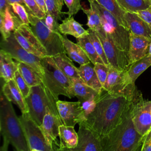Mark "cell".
<instances>
[{"instance_id": "cell-33", "label": "cell", "mask_w": 151, "mask_h": 151, "mask_svg": "<svg viewBox=\"0 0 151 151\" xmlns=\"http://www.w3.org/2000/svg\"><path fill=\"white\" fill-rule=\"evenodd\" d=\"M47 11L58 22L61 19V15L64 14L61 12L64 0H44Z\"/></svg>"}, {"instance_id": "cell-47", "label": "cell", "mask_w": 151, "mask_h": 151, "mask_svg": "<svg viewBox=\"0 0 151 151\" xmlns=\"http://www.w3.org/2000/svg\"><path fill=\"white\" fill-rule=\"evenodd\" d=\"M142 143H141V145L139 146V147L137 149V150L136 151H142Z\"/></svg>"}, {"instance_id": "cell-22", "label": "cell", "mask_w": 151, "mask_h": 151, "mask_svg": "<svg viewBox=\"0 0 151 151\" xmlns=\"http://www.w3.org/2000/svg\"><path fill=\"white\" fill-rule=\"evenodd\" d=\"M63 41L66 53L71 60L77 62L80 65L90 63L91 61L85 51L77 43L70 41L65 35H63Z\"/></svg>"}, {"instance_id": "cell-18", "label": "cell", "mask_w": 151, "mask_h": 151, "mask_svg": "<svg viewBox=\"0 0 151 151\" xmlns=\"http://www.w3.org/2000/svg\"><path fill=\"white\" fill-rule=\"evenodd\" d=\"M2 93L7 100L14 103L19 107L22 114L28 113L25 99L18 88L14 79L4 82L2 87Z\"/></svg>"}, {"instance_id": "cell-2", "label": "cell", "mask_w": 151, "mask_h": 151, "mask_svg": "<svg viewBox=\"0 0 151 151\" xmlns=\"http://www.w3.org/2000/svg\"><path fill=\"white\" fill-rule=\"evenodd\" d=\"M133 106L113 129L100 138L102 151H136L141 145L143 136L137 132L132 120Z\"/></svg>"}, {"instance_id": "cell-49", "label": "cell", "mask_w": 151, "mask_h": 151, "mask_svg": "<svg viewBox=\"0 0 151 151\" xmlns=\"http://www.w3.org/2000/svg\"><path fill=\"white\" fill-rule=\"evenodd\" d=\"M31 151H41V150H39L37 149H32V150H31Z\"/></svg>"}, {"instance_id": "cell-44", "label": "cell", "mask_w": 151, "mask_h": 151, "mask_svg": "<svg viewBox=\"0 0 151 151\" xmlns=\"http://www.w3.org/2000/svg\"><path fill=\"white\" fill-rule=\"evenodd\" d=\"M9 5L7 0H0V15H4L6 8Z\"/></svg>"}, {"instance_id": "cell-26", "label": "cell", "mask_w": 151, "mask_h": 151, "mask_svg": "<svg viewBox=\"0 0 151 151\" xmlns=\"http://www.w3.org/2000/svg\"><path fill=\"white\" fill-rule=\"evenodd\" d=\"M60 145L61 149H73L75 148L78 141V133L74 126L61 124L59 126Z\"/></svg>"}, {"instance_id": "cell-42", "label": "cell", "mask_w": 151, "mask_h": 151, "mask_svg": "<svg viewBox=\"0 0 151 151\" xmlns=\"http://www.w3.org/2000/svg\"><path fill=\"white\" fill-rule=\"evenodd\" d=\"M151 27V5L147 8L136 12Z\"/></svg>"}, {"instance_id": "cell-21", "label": "cell", "mask_w": 151, "mask_h": 151, "mask_svg": "<svg viewBox=\"0 0 151 151\" xmlns=\"http://www.w3.org/2000/svg\"><path fill=\"white\" fill-rule=\"evenodd\" d=\"M13 58L7 52L0 51V76L4 82L13 80L15 72L18 70V63L14 61Z\"/></svg>"}, {"instance_id": "cell-46", "label": "cell", "mask_w": 151, "mask_h": 151, "mask_svg": "<svg viewBox=\"0 0 151 151\" xmlns=\"http://www.w3.org/2000/svg\"><path fill=\"white\" fill-rule=\"evenodd\" d=\"M7 1L8 2V3L10 5H12V4H14V3H19V4L23 5L24 6L25 5L24 0H7Z\"/></svg>"}, {"instance_id": "cell-28", "label": "cell", "mask_w": 151, "mask_h": 151, "mask_svg": "<svg viewBox=\"0 0 151 151\" xmlns=\"http://www.w3.org/2000/svg\"><path fill=\"white\" fill-rule=\"evenodd\" d=\"M90 6V8L82 7L81 9L87 17V25L88 27V29L94 31L97 34L104 36L106 35V32L103 29L100 17L94 6L91 5Z\"/></svg>"}, {"instance_id": "cell-11", "label": "cell", "mask_w": 151, "mask_h": 151, "mask_svg": "<svg viewBox=\"0 0 151 151\" xmlns=\"http://www.w3.org/2000/svg\"><path fill=\"white\" fill-rule=\"evenodd\" d=\"M14 36L18 42L25 50L40 58L47 56V53L29 25L22 24L14 31Z\"/></svg>"}, {"instance_id": "cell-16", "label": "cell", "mask_w": 151, "mask_h": 151, "mask_svg": "<svg viewBox=\"0 0 151 151\" xmlns=\"http://www.w3.org/2000/svg\"><path fill=\"white\" fill-rule=\"evenodd\" d=\"M151 40L130 33L129 57L130 64L149 54Z\"/></svg>"}, {"instance_id": "cell-5", "label": "cell", "mask_w": 151, "mask_h": 151, "mask_svg": "<svg viewBox=\"0 0 151 151\" xmlns=\"http://www.w3.org/2000/svg\"><path fill=\"white\" fill-rule=\"evenodd\" d=\"M25 99L28 113L39 126L42 123L48 107L54 114L60 116L57 107L58 100L55 99L44 84L31 87L29 95Z\"/></svg>"}, {"instance_id": "cell-30", "label": "cell", "mask_w": 151, "mask_h": 151, "mask_svg": "<svg viewBox=\"0 0 151 151\" xmlns=\"http://www.w3.org/2000/svg\"><path fill=\"white\" fill-rule=\"evenodd\" d=\"M96 1L103 8L111 12L121 25L129 29L124 18L126 11L120 7L116 0H96Z\"/></svg>"}, {"instance_id": "cell-48", "label": "cell", "mask_w": 151, "mask_h": 151, "mask_svg": "<svg viewBox=\"0 0 151 151\" xmlns=\"http://www.w3.org/2000/svg\"><path fill=\"white\" fill-rule=\"evenodd\" d=\"M149 54H151V42H150V45H149Z\"/></svg>"}, {"instance_id": "cell-38", "label": "cell", "mask_w": 151, "mask_h": 151, "mask_svg": "<svg viewBox=\"0 0 151 151\" xmlns=\"http://www.w3.org/2000/svg\"><path fill=\"white\" fill-rule=\"evenodd\" d=\"M94 68L100 83L103 87L107 77L110 66H107L104 64L96 63L94 64Z\"/></svg>"}, {"instance_id": "cell-41", "label": "cell", "mask_w": 151, "mask_h": 151, "mask_svg": "<svg viewBox=\"0 0 151 151\" xmlns=\"http://www.w3.org/2000/svg\"><path fill=\"white\" fill-rule=\"evenodd\" d=\"M44 22L46 26L51 31L55 32H58L59 31V25L58 22L55 19L53 16H52L50 14L47 12L45 14V16L44 18Z\"/></svg>"}, {"instance_id": "cell-9", "label": "cell", "mask_w": 151, "mask_h": 151, "mask_svg": "<svg viewBox=\"0 0 151 151\" xmlns=\"http://www.w3.org/2000/svg\"><path fill=\"white\" fill-rule=\"evenodd\" d=\"M25 137L29 150L41 151H54L47 143L39 126L32 119L28 113H23L19 117Z\"/></svg>"}, {"instance_id": "cell-19", "label": "cell", "mask_w": 151, "mask_h": 151, "mask_svg": "<svg viewBox=\"0 0 151 151\" xmlns=\"http://www.w3.org/2000/svg\"><path fill=\"white\" fill-rule=\"evenodd\" d=\"M124 18L131 33L151 40V27L136 12H126Z\"/></svg>"}, {"instance_id": "cell-34", "label": "cell", "mask_w": 151, "mask_h": 151, "mask_svg": "<svg viewBox=\"0 0 151 151\" xmlns=\"http://www.w3.org/2000/svg\"><path fill=\"white\" fill-rule=\"evenodd\" d=\"M88 29L89 38L90 39L97 54L102 59L104 64L107 66H109V64L107 61V57L106 56V54H105V52L104 51V48L103 47V45H102L101 41H100V38H99L97 34L94 31H93L90 29Z\"/></svg>"}, {"instance_id": "cell-8", "label": "cell", "mask_w": 151, "mask_h": 151, "mask_svg": "<svg viewBox=\"0 0 151 151\" xmlns=\"http://www.w3.org/2000/svg\"><path fill=\"white\" fill-rule=\"evenodd\" d=\"M1 49L9 54L16 61L25 63L35 69L41 77L44 75V68L41 64V58L25 50L17 41L14 32L5 40H2Z\"/></svg>"}, {"instance_id": "cell-25", "label": "cell", "mask_w": 151, "mask_h": 151, "mask_svg": "<svg viewBox=\"0 0 151 151\" xmlns=\"http://www.w3.org/2000/svg\"><path fill=\"white\" fill-rule=\"evenodd\" d=\"M59 31L63 35H71L77 39L88 35V29L83 28L72 17H68L62 21V23L59 25Z\"/></svg>"}, {"instance_id": "cell-10", "label": "cell", "mask_w": 151, "mask_h": 151, "mask_svg": "<svg viewBox=\"0 0 151 151\" xmlns=\"http://www.w3.org/2000/svg\"><path fill=\"white\" fill-rule=\"evenodd\" d=\"M97 35L103 45L109 66L119 70H127L130 65L129 52L118 48L106 34L104 36Z\"/></svg>"}, {"instance_id": "cell-3", "label": "cell", "mask_w": 151, "mask_h": 151, "mask_svg": "<svg viewBox=\"0 0 151 151\" xmlns=\"http://www.w3.org/2000/svg\"><path fill=\"white\" fill-rule=\"evenodd\" d=\"M0 127L3 145L11 143L16 151H30L21 123L11 102L1 93Z\"/></svg>"}, {"instance_id": "cell-39", "label": "cell", "mask_w": 151, "mask_h": 151, "mask_svg": "<svg viewBox=\"0 0 151 151\" xmlns=\"http://www.w3.org/2000/svg\"><path fill=\"white\" fill-rule=\"evenodd\" d=\"M67 7L68 8V12H65L68 17H72L76 15L80 9H82L80 0H64Z\"/></svg>"}, {"instance_id": "cell-14", "label": "cell", "mask_w": 151, "mask_h": 151, "mask_svg": "<svg viewBox=\"0 0 151 151\" xmlns=\"http://www.w3.org/2000/svg\"><path fill=\"white\" fill-rule=\"evenodd\" d=\"M57 107L63 124L74 127L77 123L84 122L80 101H67L58 100Z\"/></svg>"}, {"instance_id": "cell-12", "label": "cell", "mask_w": 151, "mask_h": 151, "mask_svg": "<svg viewBox=\"0 0 151 151\" xmlns=\"http://www.w3.org/2000/svg\"><path fill=\"white\" fill-rule=\"evenodd\" d=\"M151 100L145 101L141 96L132 109V120L137 132L144 136L151 130Z\"/></svg>"}, {"instance_id": "cell-23", "label": "cell", "mask_w": 151, "mask_h": 151, "mask_svg": "<svg viewBox=\"0 0 151 151\" xmlns=\"http://www.w3.org/2000/svg\"><path fill=\"white\" fill-rule=\"evenodd\" d=\"M79 74L81 80L87 86L93 88L98 93H101L103 87L100 83L97 74L90 63L81 65L78 67Z\"/></svg>"}, {"instance_id": "cell-32", "label": "cell", "mask_w": 151, "mask_h": 151, "mask_svg": "<svg viewBox=\"0 0 151 151\" xmlns=\"http://www.w3.org/2000/svg\"><path fill=\"white\" fill-rule=\"evenodd\" d=\"M116 1L126 12H136L145 9L151 5L147 0H116Z\"/></svg>"}, {"instance_id": "cell-13", "label": "cell", "mask_w": 151, "mask_h": 151, "mask_svg": "<svg viewBox=\"0 0 151 151\" xmlns=\"http://www.w3.org/2000/svg\"><path fill=\"white\" fill-rule=\"evenodd\" d=\"M63 124L60 116L54 114L48 107L42 120V124L39 126L41 129L47 144L54 149L60 146V143L57 140L59 136V126Z\"/></svg>"}, {"instance_id": "cell-45", "label": "cell", "mask_w": 151, "mask_h": 151, "mask_svg": "<svg viewBox=\"0 0 151 151\" xmlns=\"http://www.w3.org/2000/svg\"><path fill=\"white\" fill-rule=\"evenodd\" d=\"M35 1L36 3L37 4V5L39 6V7L40 8V9H41L45 14H47V13L48 12L44 0H35Z\"/></svg>"}, {"instance_id": "cell-31", "label": "cell", "mask_w": 151, "mask_h": 151, "mask_svg": "<svg viewBox=\"0 0 151 151\" xmlns=\"http://www.w3.org/2000/svg\"><path fill=\"white\" fill-rule=\"evenodd\" d=\"M77 43L84 50L87 57L93 64L96 63L104 64L102 59L99 55L94 48L90 39L89 38L88 35L77 38Z\"/></svg>"}, {"instance_id": "cell-4", "label": "cell", "mask_w": 151, "mask_h": 151, "mask_svg": "<svg viewBox=\"0 0 151 151\" xmlns=\"http://www.w3.org/2000/svg\"><path fill=\"white\" fill-rule=\"evenodd\" d=\"M41 64L44 68L42 83L55 99L58 100L60 95L70 99L75 97L71 80L57 67L52 57L42 58Z\"/></svg>"}, {"instance_id": "cell-43", "label": "cell", "mask_w": 151, "mask_h": 151, "mask_svg": "<svg viewBox=\"0 0 151 151\" xmlns=\"http://www.w3.org/2000/svg\"><path fill=\"white\" fill-rule=\"evenodd\" d=\"M142 149V151H151V130L143 136Z\"/></svg>"}, {"instance_id": "cell-50", "label": "cell", "mask_w": 151, "mask_h": 151, "mask_svg": "<svg viewBox=\"0 0 151 151\" xmlns=\"http://www.w3.org/2000/svg\"><path fill=\"white\" fill-rule=\"evenodd\" d=\"M149 2V3L150 4V5H151V0H147Z\"/></svg>"}, {"instance_id": "cell-27", "label": "cell", "mask_w": 151, "mask_h": 151, "mask_svg": "<svg viewBox=\"0 0 151 151\" xmlns=\"http://www.w3.org/2000/svg\"><path fill=\"white\" fill-rule=\"evenodd\" d=\"M17 63L18 71L30 87L43 84L41 77L35 69L25 63L19 61Z\"/></svg>"}, {"instance_id": "cell-6", "label": "cell", "mask_w": 151, "mask_h": 151, "mask_svg": "<svg viewBox=\"0 0 151 151\" xmlns=\"http://www.w3.org/2000/svg\"><path fill=\"white\" fill-rule=\"evenodd\" d=\"M25 7L28 14L29 25L45 49L47 56L53 57L60 53H66L63 41V35L60 32L50 29L45 24L44 18H38L33 15L26 5Z\"/></svg>"}, {"instance_id": "cell-29", "label": "cell", "mask_w": 151, "mask_h": 151, "mask_svg": "<svg viewBox=\"0 0 151 151\" xmlns=\"http://www.w3.org/2000/svg\"><path fill=\"white\" fill-rule=\"evenodd\" d=\"M71 81L73 83L74 96L76 97L80 102L90 99L94 95L100 93L86 84L81 80L72 79Z\"/></svg>"}, {"instance_id": "cell-35", "label": "cell", "mask_w": 151, "mask_h": 151, "mask_svg": "<svg viewBox=\"0 0 151 151\" xmlns=\"http://www.w3.org/2000/svg\"><path fill=\"white\" fill-rule=\"evenodd\" d=\"M99 95L100 93L97 95H94L90 99L84 100L82 102H80L83 111V117L84 119V122L86 120L88 116L94 109Z\"/></svg>"}, {"instance_id": "cell-51", "label": "cell", "mask_w": 151, "mask_h": 151, "mask_svg": "<svg viewBox=\"0 0 151 151\" xmlns=\"http://www.w3.org/2000/svg\"><path fill=\"white\" fill-rule=\"evenodd\" d=\"M150 111H151V107H150Z\"/></svg>"}, {"instance_id": "cell-15", "label": "cell", "mask_w": 151, "mask_h": 151, "mask_svg": "<svg viewBox=\"0 0 151 151\" xmlns=\"http://www.w3.org/2000/svg\"><path fill=\"white\" fill-rule=\"evenodd\" d=\"M78 141L74 151H102L100 137L83 122L79 123Z\"/></svg>"}, {"instance_id": "cell-40", "label": "cell", "mask_w": 151, "mask_h": 151, "mask_svg": "<svg viewBox=\"0 0 151 151\" xmlns=\"http://www.w3.org/2000/svg\"><path fill=\"white\" fill-rule=\"evenodd\" d=\"M26 6H27L31 12L35 16L40 19H42L45 17V14L40 9L37 5L35 0H24Z\"/></svg>"}, {"instance_id": "cell-36", "label": "cell", "mask_w": 151, "mask_h": 151, "mask_svg": "<svg viewBox=\"0 0 151 151\" xmlns=\"http://www.w3.org/2000/svg\"><path fill=\"white\" fill-rule=\"evenodd\" d=\"M14 80L19 88V91H21V94H22L23 97L25 99L28 97L29 95L30 91H31V87L27 84L25 80L23 78L22 76L21 75L19 71L17 70L14 76Z\"/></svg>"}, {"instance_id": "cell-1", "label": "cell", "mask_w": 151, "mask_h": 151, "mask_svg": "<svg viewBox=\"0 0 151 151\" xmlns=\"http://www.w3.org/2000/svg\"><path fill=\"white\" fill-rule=\"evenodd\" d=\"M140 96L139 91L133 94H117L103 88L94 109L83 122L101 138L121 122Z\"/></svg>"}, {"instance_id": "cell-37", "label": "cell", "mask_w": 151, "mask_h": 151, "mask_svg": "<svg viewBox=\"0 0 151 151\" xmlns=\"http://www.w3.org/2000/svg\"><path fill=\"white\" fill-rule=\"evenodd\" d=\"M14 13L18 17L23 24L29 25L28 14L24 5L19 3H14L11 5Z\"/></svg>"}, {"instance_id": "cell-20", "label": "cell", "mask_w": 151, "mask_h": 151, "mask_svg": "<svg viewBox=\"0 0 151 151\" xmlns=\"http://www.w3.org/2000/svg\"><path fill=\"white\" fill-rule=\"evenodd\" d=\"M150 66L151 54H149L130 64L124 74L125 83L127 85L134 84L138 77Z\"/></svg>"}, {"instance_id": "cell-17", "label": "cell", "mask_w": 151, "mask_h": 151, "mask_svg": "<svg viewBox=\"0 0 151 151\" xmlns=\"http://www.w3.org/2000/svg\"><path fill=\"white\" fill-rule=\"evenodd\" d=\"M22 22L14 13L11 5L8 6L5 11L4 15H0V30L2 40L8 38L11 33L17 30Z\"/></svg>"}, {"instance_id": "cell-7", "label": "cell", "mask_w": 151, "mask_h": 151, "mask_svg": "<svg viewBox=\"0 0 151 151\" xmlns=\"http://www.w3.org/2000/svg\"><path fill=\"white\" fill-rule=\"evenodd\" d=\"M90 5L96 9L100 17L103 29L121 50L129 51L130 31L121 25L115 17L100 5L96 0H88Z\"/></svg>"}, {"instance_id": "cell-24", "label": "cell", "mask_w": 151, "mask_h": 151, "mask_svg": "<svg viewBox=\"0 0 151 151\" xmlns=\"http://www.w3.org/2000/svg\"><path fill=\"white\" fill-rule=\"evenodd\" d=\"M57 67L71 80H81L79 74L78 68H77L73 63L70 57L66 55V53H60L52 57Z\"/></svg>"}]
</instances>
